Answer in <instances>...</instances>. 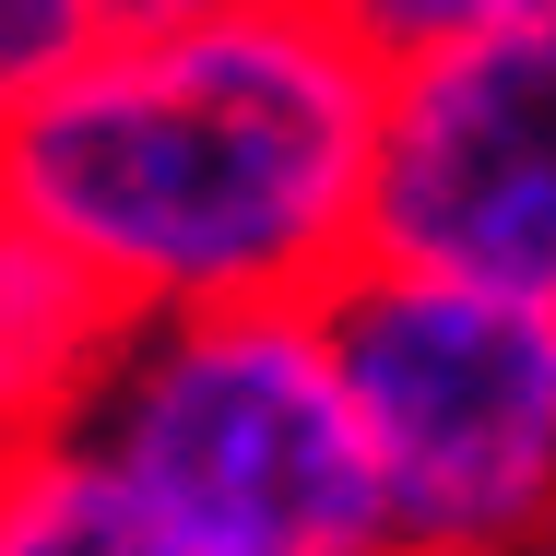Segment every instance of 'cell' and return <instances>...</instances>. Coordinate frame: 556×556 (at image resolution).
Returning <instances> with one entry per match:
<instances>
[{
    "mask_svg": "<svg viewBox=\"0 0 556 556\" xmlns=\"http://www.w3.org/2000/svg\"><path fill=\"white\" fill-rule=\"evenodd\" d=\"M391 60L320 0L118 24L0 130V190L48 225L118 320L285 308L367 273Z\"/></svg>",
    "mask_w": 556,
    "mask_h": 556,
    "instance_id": "1",
    "label": "cell"
},
{
    "mask_svg": "<svg viewBox=\"0 0 556 556\" xmlns=\"http://www.w3.org/2000/svg\"><path fill=\"white\" fill-rule=\"evenodd\" d=\"M84 439L190 556H403L332 296L130 320Z\"/></svg>",
    "mask_w": 556,
    "mask_h": 556,
    "instance_id": "2",
    "label": "cell"
},
{
    "mask_svg": "<svg viewBox=\"0 0 556 556\" xmlns=\"http://www.w3.org/2000/svg\"><path fill=\"white\" fill-rule=\"evenodd\" d=\"M332 332L391 473L403 556L556 545V308L367 261L332 285Z\"/></svg>",
    "mask_w": 556,
    "mask_h": 556,
    "instance_id": "3",
    "label": "cell"
},
{
    "mask_svg": "<svg viewBox=\"0 0 556 556\" xmlns=\"http://www.w3.org/2000/svg\"><path fill=\"white\" fill-rule=\"evenodd\" d=\"M367 261L556 308V12L391 72Z\"/></svg>",
    "mask_w": 556,
    "mask_h": 556,
    "instance_id": "4",
    "label": "cell"
},
{
    "mask_svg": "<svg viewBox=\"0 0 556 556\" xmlns=\"http://www.w3.org/2000/svg\"><path fill=\"white\" fill-rule=\"evenodd\" d=\"M118 332L130 320L96 296V273L0 190V462L60 439V427H84Z\"/></svg>",
    "mask_w": 556,
    "mask_h": 556,
    "instance_id": "5",
    "label": "cell"
},
{
    "mask_svg": "<svg viewBox=\"0 0 556 556\" xmlns=\"http://www.w3.org/2000/svg\"><path fill=\"white\" fill-rule=\"evenodd\" d=\"M0 556H190L84 427L0 462Z\"/></svg>",
    "mask_w": 556,
    "mask_h": 556,
    "instance_id": "6",
    "label": "cell"
},
{
    "mask_svg": "<svg viewBox=\"0 0 556 556\" xmlns=\"http://www.w3.org/2000/svg\"><path fill=\"white\" fill-rule=\"evenodd\" d=\"M108 36H118L108 0H0V130L36 108V96H60Z\"/></svg>",
    "mask_w": 556,
    "mask_h": 556,
    "instance_id": "7",
    "label": "cell"
},
{
    "mask_svg": "<svg viewBox=\"0 0 556 556\" xmlns=\"http://www.w3.org/2000/svg\"><path fill=\"white\" fill-rule=\"evenodd\" d=\"M355 48H379L391 72L439 60V48H473V36H509V24H545L556 0H320Z\"/></svg>",
    "mask_w": 556,
    "mask_h": 556,
    "instance_id": "8",
    "label": "cell"
},
{
    "mask_svg": "<svg viewBox=\"0 0 556 556\" xmlns=\"http://www.w3.org/2000/svg\"><path fill=\"white\" fill-rule=\"evenodd\" d=\"M202 12H249V0H108V24H202Z\"/></svg>",
    "mask_w": 556,
    "mask_h": 556,
    "instance_id": "9",
    "label": "cell"
},
{
    "mask_svg": "<svg viewBox=\"0 0 556 556\" xmlns=\"http://www.w3.org/2000/svg\"><path fill=\"white\" fill-rule=\"evenodd\" d=\"M545 556H556V545H545Z\"/></svg>",
    "mask_w": 556,
    "mask_h": 556,
    "instance_id": "10",
    "label": "cell"
}]
</instances>
